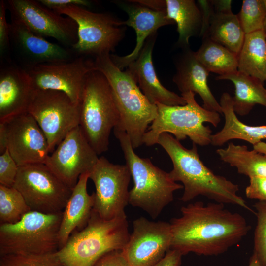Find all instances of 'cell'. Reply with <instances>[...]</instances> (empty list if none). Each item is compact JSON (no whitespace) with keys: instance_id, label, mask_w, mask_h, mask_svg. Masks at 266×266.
<instances>
[{"instance_id":"1","label":"cell","mask_w":266,"mask_h":266,"mask_svg":"<svg viewBox=\"0 0 266 266\" xmlns=\"http://www.w3.org/2000/svg\"><path fill=\"white\" fill-rule=\"evenodd\" d=\"M181 216L170 221L171 249L182 255L217 256L239 243L250 226L240 214L221 203L197 201L182 206Z\"/></svg>"},{"instance_id":"2","label":"cell","mask_w":266,"mask_h":266,"mask_svg":"<svg viewBox=\"0 0 266 266\" xmlns=\"http://www.w3.org/2000/svg\"><path fill=\"white\" fill-rule=\"evenodd\" d=\"M157 144L166 151L172 163L170 177L174 181L182 183L184 192L181 201L187 202L202 196L216 202L236 205L253 212L237 194V184L215 174L205 166L195 143L187 149L170 134L164 133L160 135Z\"/></svg>"},{"instance_id":"3","label":"cell","mask_w":266,"mask_h":266,"mask_svg":"<svg viewBox=\"0 0 266 266\" xmlns=\"http://www.w3.org/2000/svg\"><path fill=\"white\" fill-rule=\"evenodd\" d=\"M110 54L95 57V70L104 75L111 87L120 113L115 127L126 132L134 149L143 144L148 126L157 116V106L149 101L128 72L114 64Z\"/></svg>"},{"instance_id":"4","label":"cell","mask_w":266,"mask_h":266,"mask_svg":"<svg viewBox=\"0 0 266 266\" xmlns=\"http://www.w3.org/2000/svg\"><path fill=\"white\" fill-rule=\"evenodd\" d=\"M113 132L122 150L134 185L129 191V204L156 218L173 200L175 191L183 188L167 173L154 166L148 158H142L134 151L126 132L115 127Z\"/></svg>"},{"instance_id":"5","label":"cell","mask_w":266,"mask_h":266,"mask_svg":"<svg viewBox=\"0 0 266 266\" xmlns=\"http://www.w3.org/2000/svg\"><path fill=\"white\" fill-rule=\"evenodd\" d=\"M130 235L126 215L107 220L93 209L86 226L74 232L56 253L65 266H95L106 253L122 250Z\"/></svg>"},{"instance_id":"6","label":"cell","mask_w":266,"mask_h":266,"mask_svg":"<svg viewBox=\"0 0 266 266\" xmlns=\"http://www.w3.org/2000/svg\"><path fill=\"white\" fill-rule=\"evenodd\" d=\"M119 121V111L107 78L100 71H90L80 103L79 126L98 155L108 150L111 132Z\"/></svg>"},{"instance_id":"7","label":"cell","mask_w":266,"mask_h":266,"mask_svg":"<svg viewBox=\"0 0 266 266\" xmlns=\"http://www.w3.org/2000/svg\"><path fill=\"white\" fill-rule=\"evenodd\" d=\"M195 94H181L186 101L184 105L169 106L156 103L158 114L143 138V143L150 146L157 144L160 135L172 134L178 141L189 137L196 145L211 144L212 131L204 123L216 127L221 121L220 114L200 106L195 99Z\"/></svg>"},{"instance_id":"8","label":"cell","mask_w":266,"mask_h":266,"mask_svg":"<svg viewBox=\"0 0 266 266\" xmlns=\"http://www.w3.org/2000/svg\"><path fill=\"white\" fill-rule=\"evenodd\" d=\"M62 214L31 211L17 223L0 224V256L56 252Z\"/></svg>"},{"instance_id":"9","label":"cell","mask_w":266,"mask_h":266,"mask_svg":"<svg viewBox=\"0 0 266 266\" xmlns=\"http://www.w3.org/2000/svg\"><path fill=\"white\" fill-rule=\"evenodd\" d=\"M74 20L78 25V40L70 48L76 56L110 54L125 36L126 26L111 14L96 13L72 5L54 10Z\"/></svg>"},{"instance_id":"10","label":"cell","mask_w":266,"mask_h":266,"mask_svg":"<svg viewBox=\"0 0 266 266\" xmlns=\"http://www.w3.org/2000/svg\"><path fill=\"white\" fill-rule=\"evenodd\" d=\"M13 187L31 211L48 214L63 212L72 191L43 163L19 166Z\"/></svg>"},{"instance_id":"11","label":"cell","mask_w":266,"mask_h":266,"mask_svg":"<svg viewBox=\"0 0 266 266\" xmlns=\"http://www.w3.org/2000/svg\"><path fill=\"white\" fill-rule=\"evenodd\" d=\"M28 112L44 133L51 153L68 133L79 125L80 104L65 93L34 90Z\"/></svg>"},{"instance_id":"12","label":"cell","mask_w":266,"mask_h":266,"mask_svg":"<svg viewBox=\"0 0 266 266\" xmlns=\"http://www.w3.org/2000/svg\"><path fill=\"white\" fill-rule=\"evenodd\" d=\"M7 149L19 166L45 164L50 155L47 139L29 112L0 122V154Z\"/></svg>"},{"instance_id":"13","label":"cell","mask_w":266,"mask_h":266,"mask_svg":"<svg viewBox=\"0 0 266 266\" xmlns=\"http://www.w3.org/2000/svg\"><path fill=\"white\" fill-rule=\"evenodd\" d=\"M131 176L126 164H115L103 156L99 157L89 172V178L96 189L93 209L100 217L109 220L126 215Z\"/></svg>"},{"instance_id":"14","label":"cell","mask_w":266,"mask_h":266,"mask_svg":"<svg viewBox=\"0 0 266 266\" xmlns=\"http://www.w3.org/2000/svg\"><path fill=\"white\" fill-rule=\"evenodd\" d=\"M5 1L11 20L23 24L33 33L53 38L70 48L77 42L78 25L71 18L63 16L38 0Z\"/></svg>"},{"instance_id":"15","label":"cell","mask_w":266,"mask_h":266,"mask_svg":"<svg viewBox=\"0 0 266 266\" xmlns=\"http://www.w3.org/2000/svg\"><path fill=\"white\" fill-rule=\"evenodd\" d=\"M25 70L34 90L61 91L73 103L80 104L86 76L95 68L94 61L76 56L68 61L41 64Z\"/></svg>"},{"instance_id":"16","label":"cell","mask_w":266,"mask_h":266,"mask_svg":"<svg viewBox=\"0 0 266 266\" xmlns=\"http://www.w3.org/2000/svg\"><path fill=\"white\" fill-rule=\"evenodd\" d=\"M77 126L49 155L45 165L66 185L73 189L81 175L89 172L99 157Z\"/></svg>"},{"instance_id":"17","label":"cell","mask_w":266,"mask_h":266,"mask_svg":"<svg viewBox=\"0 0 266 266\" xmlns=\"http://www.w3.org/2000/svg\"><path fill=\"white\" fill-rule=\"evenodd\" d=\"M171 242L170 223L141 217L133 221V231L122 252L131 266H152L171 249Z\"/></svg>"},{"instance_id":"18","label":"cell","mask_w":266,"mask_h":266,"mask_svg":"<svg viewBox=\"0 0 266 266\" xmlns=\"http://www.w3.org/2000/svg\"><path fill=\"white\" fill-rule=\"evenodd\" d=\"M9 27L11 57L13 55L15 63L24 69L66 61L76 57L70 48L50 42L20 23L11 20Z\"/></svg>"},{"instance_id":"19","label":"cell","mask_w":266,"mask_h":266,"mask_svg":"<svg viewBox=\"0 0 266 266\" xmlns=\"http://www.w3.org/2000/svg\"><path fill=\"white\" fill-rule=\"evenodd\" d=\"M34 92L25 69L12 60L0 62V122L28 112Z\"/></svg>"},{"instance_id":"20","label":"cell","mask_w":266,"mask_h":266,"mask_svg":"<svg viewBox=\"0 0 266 266\" xmlns=\"http://www.w3.org/2000/svg\"><path fill=\"white\" fill-rule=\"evenodd\" d=\"M116 3L128 15V19L123 21L124 25L133 28L136 35L135 46L131 53L124 56L110 54L112 62L122 70L137 58L146 40L159 28L175 22L168 18L166 10H154L133 0Z\"/></svg>"},{"instance_id":"21","label":"cell","mask_w":266,"mask_h":266,"mask_svg":"<svg viewBox=\"0 0 266 266\" xmlns=\"http://www.w3.org/2000/svg\"><path fill=\"white\" fill-rule=\"evenodd\" d=\"M156 33L146 40L137 58L128 65L126 70L152 103L169 106L185 105L186 101L183 97L165 88L157 77L152 60Z\"/></svg>"},{"instance_id":"22","label":"cell","mask_w":266,"mask_h":266,"mask_svg":"<svg viewBox=\"0 0 266 266\" xmlns=\"http://www.w3.org/2000/svg\"><path fill=\"white\" fill-rule=\"evenodd\" d=\"M182 50L175 60L173 82L181 94L188 92L198 94L202 99L203 108L222 115L221 105L208 85L209 72L198 60L194 51L189 47Z\"/></svg>"},{"instance_id":"23","label":"cell","mask_w":266,"mask_h":266,"mask_svg":"<svg viewBox=\"0 0 266 266\" xmlns=\"http://www.w3.org/2000/svg\"><path fill=\"white\" fill-rule=\"evenodd\" d=\"M89 172L81 175L63 212L59 232L60 249L73 232L83 229L91 217L95 203V192L89 195L87 182Z\"/></svg>"},{"instance_id":"24","label":"cell","mask_w":266,"mask_h":266,"mask_svg":"<svg viewBox=\"0 0 266 266\" xmlns=\"http://www.w3.org/2000/svg\"><path fill=\"white\" fill-rule=\"evenodd\" d=\"M219 103L225 123L220 131L212 135L211 144L221 146L229 140L240 139L253 146L266 139V125L250 126L238 119L234 110L232 97L228 93L222 94Z\"/></svg>"},{"instance_id":"25","label":"cell","mask_w":266,"mask_h":266,"mask_svg":"<svg viewBox=\"0 0 266 266\" xmlns=\"http://www.w3.org/2000/svg\"><path fill=\"white\" fill-rule=\"evenodd\" d=\"M167 16L177 24V45L189 47L191 37L201 34L203 18L201 10L194 0H165Z\"/></svg>"},{"instance_id":"26","label":"cell","mask_w":266,"mask_h":266,"mask_svg":"<svg viewBox=\"0 0 266 266\" xmlns=\"http://www.w3.org/2000/svg\"><path fill=\"white\" fill-rule=\"evenodd\" d=\"M216 80H228L233 83L235 92L232 99L235 113L246 115L256 104L266 107V89L258 79L236 70L217 76Z\"/></svg>"},{"instance_id":"27","label":"cell","mask_w":266,"mask_h":266,"mask_svg":"<svg viewBox=\"0 0 266 266\" xmlns=\"http://www.w3.org/2000/svg\"><path fill=\"white\" fill-rule=\"evenodd\" d=\"M237 59L238 71L262 83L266 81V33L264 30L245 34Z\"/></svg>"},{"instance_id":"28","label":"cell","mask_w":266,"mask_h":266,"mask_svg":"<svg viewBox=\"0 0 266 266\" xmlns=\"http://www.w3.org/2000/svg\"><path fill=\"white\" fill-rule=\"evenodd\" d=\"M245 33L237 15L231 12H215L213 14L206 35L238 55L242 46Z\"/></svg>"},{"instance_id":"29","label":"cell","mask_w":266,"mask_h":266,"mask_svg":"<svg viewBox=\"0 0 266 266\" xmlns=\"http://www.w3.org/2000/svg\"><path fill=\"white\" fill-rule=\"evenodd\" d=\"M220 159L237 169L238 173L252 177H266V155L245 145L228 143L225 148L216 150Z\"/></svg>"},{"instance_id":"30","label":"cell","mask_w":266,"mask_h":266,"mask_svg":"<svg viewBox=\"0 0 266 266\" xmlns=\"http://www.w3.org/2000/svg\"><path fill=\"white\" fill-rule=\"evenodd\" d=\"M195 54L209 72L222 76L237 70V55L208 37L203 38L200 47Z\"/></svg>"},{"instance_id":"31","label":"cell","mask_w":266,"mask_h":266,"mask_svg":"<svg viewBox=\"0 0 266 266\" xmlns=\"http://www.w3.org/2000/svg\"><path fill=\"white\" fill-rule=\"evenodd\" d=\"M31 211L19 191L0 185V224L17 223Z\"/></svg>"},{"instance_id":"32","label":"cell","mask_w":266,"mask_h":266,"mask_svg":"<svg viewBox=\"0 0 266 266\" xmlns=\"http://www.w3.org/2000/svg\"><path fill=\"white\" fill-rule=\"evenodd\" d=\"M266 10L263 0H243L237 16L245 34L264 30Z\"/></svg>"},{"instance_id":"33","label":"cell","mask_w":266,"mask_h":266,"mask_svg":"<svg viewBox=\"0 0 266 266\" xmlns=\"http://www.w3.org/2000/svg\"><path fill=\"white\" fill-rule=\"evenodd\" d=\"M0 266H65L56 252L43 254L0 256Z\"/></svg>"},{"instance_id":"34","label":"cell","mask_w":266,"mask_h":266,"mask_svg":"<svg viewBox=\"0 0 266 266\" xmlns=\"http://www.w3.org/2000/svg\"><path fill=\"white\" fill-rule=\"evenodd\" d=\"M256 210L257 224L254 232V252L262 266H266V202L258 201Z\"/></svg>"},{"instance_id":"35","label":"cell","mask_w":266,"mask_h":266,"mask_svg":"<svg viewBox=\"0 0 266 266\" xmlns=\"http://www.w3.org/2000/svg\"><path fill=\"white\" fill-rule=\"evenodd\" d=\"M5 1L0 0V62L12 60L11 55L9 23L6 18Z\"/></svg>"},{"instance_id":"36","label":"cell","mask_w":266,"mask_h":266,"mask_svg":"<svg viewBox=\"0 0 266 266\" xmlns=\"http://www.w3.org/2000/svg\"><path fill=\"white\" fill-rule=\"evenodd\" d=\"M18 169V165L7 149L0 155V185L13 187Z\"/></svg>"},{"instance_id":"37","label":"cell","mask_w":266,"mask_h":266,"mask_svg":"<svg viewBox=\"0 0 266 266\" xmlns=\"http://www.w3.org/2000/svg\"><path fill=\"white\" fill-rule=\"evenodd\" d=\"M249 179V184L245 189L247 198L266 202V177H252Z\"/></svg>"},{"instance_id":"38","label":"cell","mask_w":266,"mask_h":266,"mask_svg":"<svg viewBox=\"0 0 266 266\" xmlns=\"http://www.w3.org/2000/svg\"><path fill=\"white\" fill-rule=\"evenodd\" d=\"M95 266H131L124 257L122 250L108 252L100 258Z\"/></svg>"},{"instance_id":"39","label":"cell","mask_w":266,"mask_h":266,"mask_svg":"<svg viewBox=\"0 0 266 266\" xmlns=\"http://www.w3.org/2000/svg\"><path fill=\"white\" fill-rule=\"evenodd\" d=\"M44 6L52 10L75 5L81 7H89L91 2L87 0H38Z\"/></svg>"},{"instance_id":"40","label":"cell","mask_w":266,"mask_h":266,"mask_svg":"<svg viewBox=\"0 0 266 266\" xmlns=\"http://www.w3.org/2000/svg\"><path fill=\"white\" fill-rule=\"evenodd\" d=\"M182 256L179 251L170 249L160 261L152 266H180Z\"/></svg>"},{"instance_id":"41","label":"cell","mask_w":266,"mask_h":266,"mask_svg":"<svg viewBox=\"0 0 266 266\" xmlns=\"http://www.w3.org/2000/svg\"><path fill=\"white\" fill-rule=\"evenodd\" d=\"M215 12H231L232 0H211Z\"/></svg>"},{"instance_id":"42","label":"cell","mask_w":266,"mask_h":266,"mask_svg":"<svg viewBox=\"0 0 266 266\" xmlns=\"http://www.w3.org/2000/svg\"><path fill=\"white\" fill-rule=\"evenodd\" d=\"M253 149L266 155V143L261 141L253 146Z\"/></svg>"},{"instance_id":"43","label":"cell","mask_w":266,"mask_h":266,"mask_svg":"<svg viewBox=\"0 0 266 266\" xmlns=\"http://www.w3.org/2000/svg\"><path fill=\"white\" fill-rule=\"evenodd\" d=\"M248 266H262L257 257L253 254L251 256Z\"/></svg>"},{"instance_id":"44","label":"cell","mask_w":266,"mask_h":266,"mask_svg":"<svg viewBox=\"0 0 266 266\" xmlns=\"http://www.w3.org/2000/svg\"><path fill=\"white\" fill-rule=\"evenodd\" d=\"M263 1L265 4V10H266V15H265L264 24V31L266 33V0H263Z\"/></svg>"}]
</instances>
